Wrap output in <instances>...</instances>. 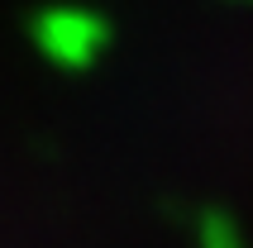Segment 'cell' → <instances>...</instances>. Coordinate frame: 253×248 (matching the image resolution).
Here are the masks:
<instances>
[{"label":"cell","instance_id":"1","mask_svg":"<svg viewBox=\"0 0 253 248\" xmlns=\"http://www.w3.org/2000/svg\"><path fill=\"white\" fill-rule=\"evenodd\" d=\"M29 39L53 67L86 72L110 48V24L96 10H82V5H48L29 19Z\"/></svg>","mask_w":253,"mask_h":248},{"label":"cell","instance_id":"2","mask_svg":"<svg viewBox=\"0 0 253 248\" xmlns=\"http://www.w3.org/2000/svg\"><path fill=\"white\" fill-rule=\"evenodd\" d=\"M196 248H244V234L225 210H201L196 215Z\"/></svg>","mask_w":253,"mask_h":248}]
</instances>
